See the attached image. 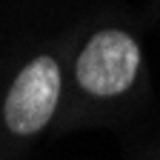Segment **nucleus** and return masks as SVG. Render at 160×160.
<instances>
[{"mask_svg":"<svg viewBox=\"0 0 160 160\" xmlns=\"http://www.w3.org/2000/svg\"><path fill=\"white\" fill-rule=\"evenodd\" d=\"M60 97V69L52 57H34L17 74L6 94V126L14 134L40 132L54 114Z\"/></svg>","mask_w":160,"mask_h":160,"instance_id":"2","label":"nucleus"},{"mask_svg":"<svg viewBox=\"0 0 160 160\" xmlns=\"http://www.w3.org/2000/svg\"><path fill=\"white\" fill-rule=\"evenodd\" d=\"M140 66V49L123 32L94 34L77 57V83L97 97H114L132 86Z\"/></svg>","mask_w":160,"mask_h":160,"instance_id":"1","label":"nucleus"}]
</instances>
